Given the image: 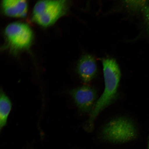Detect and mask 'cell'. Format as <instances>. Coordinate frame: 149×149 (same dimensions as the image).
<instances>
[{"label":"cell","mask_w":149,"mask_h":149,"mask_svg":"<svg viewBox=\"0 0 149 149\" xmlns=\"http://www.w3.org/2000/svg\"><path fill=\"white\" fill-rule=\"evenodd\" d=\"M105 87L102 95L97 100L89 115L86 130H91L96 118L104 110L116 99L121 72L120 67L114 59L108 58L102 60Z\"/></svg>","instance_id":"cell-1"},{"label":"cell","mask_w":149,"mask_h":149,"mask_svg":"<svg viewBox=\"0 0 149 149\" xmlns=\"http://www.w3.org/2000/svg\"><path fill=\"white\" fill-rule=\"evenodd\" d=\"M70 0H40L33 8L32 20L41 26L47 27L66 14Z\"/></svg>","instance_id":"cell-2"},{"label":"cell","mask_w":149,"mask_h":149,"mask_svg":"<svg viewBox=\"0 0 149 149\" xmlns=\"http://www.w3.org/2000/svg\"><path fill=\"white\" fill-rule=\"evenodd\" d=\"M102 138L113 144H123L133 140L137 137V130L130 119L121 117L113 119L102 128Z\"/></svg>","instance_id":"cell-3"},{"label":"cell","mask_w":149,"mask_h":149,"mask_svg":"<svg viewBox=\"0 0 149 149\" xmlns=\"http://www.w3.org/2000/svg\"><path fill=\"white\" fill-rule=\"evenodd\" d=\"M6 47L15 56L29 49L32 44L33 34L27 24L21 22L9 24L5 31Z\"/></svg>","instance_id":"cell-4"},{"label":"cell","mask_w":149,"mask_h":149,"mask_svg":"<svg viewBox=\"0 0 149 149\" xmlns=\"http://www.w3.org/2000/svg\"><path fill=\"white\" fill-rule=\"evenodd\" d=\"M72 97L79 111L90 114L97 100L95 89L88 85H85L70 90Z\"/></svg>","instance_id":"cell-5"},{"label":"cell","mask_w":149,"mask_h":149,"mask_svg":"<svg viewBox=\"0 0 149 149\" xmlns=\"http://www.w3.org/2000/svg\"><path fill=\"white\" fill-rule=\"evenodd\" d=\"M76 70L84 83H88L94 79L97 73V65L93 56L85 54L78 61Z\"/></svg>","instance_id":"cell-6"},{"label":"cell","mask_w":149,"mask_h":149,"mask_svg":"<svg viewBox=\"0 0 149 149\" xmlns=\"http://www.w3.org/2000/svg\"><path fill=\"white\" fill-rule=\"evenodd\" d=\"M2 7L5 15L23 18L26 16L28 12V0H2Z\"/></svg>","instance_id":"cell-7"},{"label":"cell","mask_w":149,"mask_h":149,"mask_svg":"<svg viewBox=\"0 0 149 149\" xmlns=\"http://www.w3.org/2000/svg\"><path fill=\"white\" fill-rule=\"evenodd\" d=\"M12 104L10 99L1 90L0 95V129L6 125L7 119L12 109Z\"/></svg>","instance_id":"cell-8"},{"label":"cell","mask_w":149,"mask_h":149,"mask_svg":"<svg viewBox=\"0 0 149 149\" xmlns=\"http://www.w3.org/2000/svg\"><path fill=\"white\" fill-rule=\"evenodd\" d=\"M123 3L128 10L132 12L142 11L148 5L149 0H122Z\"/></svg>","instance_id":"cell-9"},{"label":"cell","mask_w":149,"mask_h":149,"mask_svg":"<svg viewBox=\"0 0 149 149\" xmlns=\"http://www.w3.org/2000/svg\"><path fill=\"white\" fill-rule=\"evenodd\" d=\"M144 17L145 27L149 35V4L146 6L142 10Z\"/></svg>","instance_id":"cell-10"},{"label":"cell","mask_w":149,"mask_h":149,"mask_svg":"<svg viewBox=\"0 0 149 149\" xmlns=\"http://www.w3.org/2000/svg\"><path fill=\"white\" fill-rule=\"evenodd\" d=\"M147 149H149V135L148 138V146H147Z\"/></svg>","instance_id":"cell-11"}]
</instances>
